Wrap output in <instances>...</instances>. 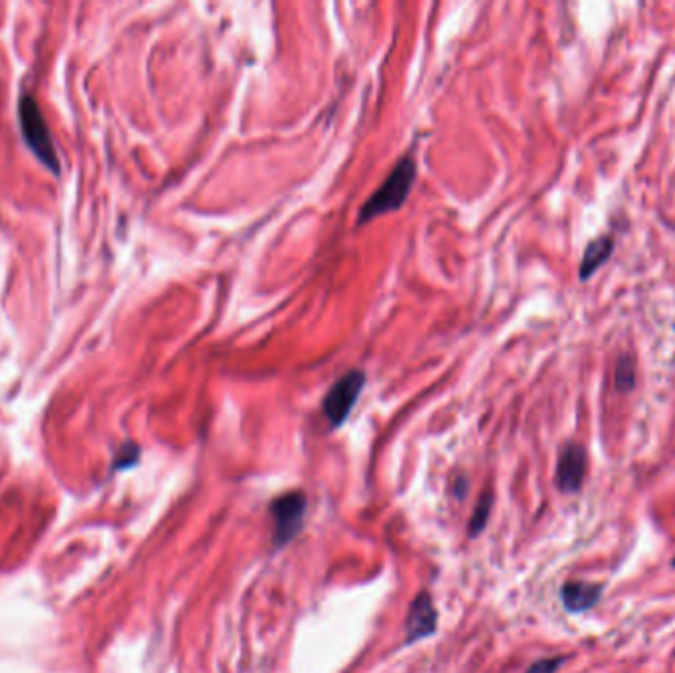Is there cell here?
<instances>
[{"mask_svg":"<svg viewBox=\"0 0 675 673\" xmlns=\"http://www.w3.org/2000/svg\"><path fill=\"white\" fill-rule=\"evenodd\" d=\"M417 180V165L411 157H405L397 162L393 170L387 175L383 184L377 188L372 198L367 200L360 216H357V226H364L367 221H374L375 218L393 213L405 206V202L411 193L413 184Z\"/></svg>","mask_w":675,"mask_h":673,"instance_id":"cell-1","label":"cell"},{"mask_svg":"<svg viewBox=\"0 0 675 673\" xmlns=\"http://www.w3.org/2000/svg\"><path fill=\"white\" fill-rule=\"evenodd\" d=\"M20 125H22L24 139L28 147L32 148L34 155L44 162V165L58 175L59 172V160L56 155L52 137L46 127V121L42 111H40L36 99L32 95H24L20 99Z\"/></svg>","mask_w":675,"mask_h":673,"instance_id":"cell-2","label":"cell"},{"mask_svg":"<svg viewBox=\"0 0 675 673\" xmlns=\"http://www.w3.org/2000/svg\"><path fill=\"white\" fill-rule=\"evenodd\" d=\"M365 383L367 375L364 370H350L344 373L340 380L334 381V385L330 387L322 401V413L326 419H328L332 428L344 425V421L350 417L354 405L360 399Z\"/></svg>","mask_w":675,"mask_h":673,"instance_id":"cell-3","label":"cell"},{"mask_svg":"<svg viewBox=\"0 0 675 673\" xmlns=\"http://www.w3.org/2000/svg\"><path fill=\"white\" fill-rule=\"evenodd\" d=\"M304 509H306V498L301 492L284 494L277 499H273L271 516L274 522V535H273L274 545L283 547L301 532Z\"/></svg>","mask_w":675,"mask_h":673,"instance_id":"cell-4","label":"cell"},{"mask_svg":"<svg viewBox=\"0 0 675 673\" xmlns=\"http://www.w3.org/2000/svg\"><path fill=\"white\" fill-rule=\"evenodd\" d=\"M587 476V453L580 444L571 443L559 456L557 464V484L562 492H579Z\"/></svg>","mask_w":675,"mask_h":673,"instance_id":"cell-5","label":"cell"},{"mask_svg":"<svg viewBox=\"0 0 675 673\" xmlns=\"http://www.w3.org/2000/svg\"><path fill=\"white\" fill-rule=\"evenodd\" d=\"M436 630V610L431 597L427 593L418 595L413 603L411 608H409V616H407V642L421 640L425 636H431Z\"/></svg>","mask_w":675,"mask_h":673,"instance_id":"cell-6","label":"cell"},{"mask_svg":"<svg viewBox=\"0 0 675 673\" xmlns=\"http://www.w3.org/2000/svg\"><path fill=\"white\" fill-rule=\"evenodd\" d=\"M615 238L610 236H602L597 238L595 241H590L585 249V255H582V261L579 265V279L580 281H589L592 274H595L602 265H605L610 257L612 251H615Z\"/></svg>","mask_w":675,"mask_h":673,"instance_id":"cell-7","label":"cell"},{"mask_svg":"<svg viewBox=\"0 0 675 673\" xmlns=\"http://www.w3.org/2000/svg\"><path fill=\"white\" fill-rule=\"evenodd\" d=\"M600 598V587L582 580H571L561 588V600L569 612H582L595 606Z\"/></svg>","mask_w":675,"mask_h":673,"instance_id":"cell-8","label":"cell"},{"mask_svg":"<svg viewBox=\"0 0 675 673\" xmlns=\"http://www.w3.org/2000/svg\"><path fill=\"white\" fill-rule=\"evenodd\" d=\"M615 383L620 393H628L634 390V385H636V362H634L630 354H624L618 358L615 370Z\"/></svg>","mask_w":675,"mask_h":673,"instance_id":"cell-9","label":"cell"},{"mask_svg":"<svg viewBox=\"0 0 675 673\" xmlns=\"http://www.w3.org/2000/svg\"><path fill=\"white\" fill-rule=\"evenodd\" d=\"M492 494L486 492L482 498H480V502L474 509V516H472V522H470V535H478L482 529L486 527V522L490 517V509H492Z\"/></svg>","mask_w":675,"mask_h":673,"instance_id":"cell-10","label":"cell"},{"mask_svg":"<svg viewBox=\"0 0 675 673\" xmlns=\"http://www.w3.org/2000/svg\"><path fill=\"white\" fill-rule=\"evenodd\" d=\"M561 664H565V658H545L536 661L527 673H555Z\"/></svg>","mask_w":675,"mask_h":673,"instance_id":"cell-11","label":"cell"},{"mask_svg":"<svg viewBox=\"0 0 675 673\" xmlns=\"http://www.w3.org/2000/svg\"><path fill=\"white\" fill-rule=\"evenodd\" d=\"M673 567H675V559H673Z\"/></svg>","mask_w":675,"mask_h":673,"instance_id":"cell-12","label":"cell"},{"mask_svg":"<svg viewBox=\"0 0 675 673\" xmlns=\"http://www.w3.org/2000/svg\"><path fill=\"white\" fill-rule=\"evenodd\" d=\"M673 330H675V324H673Z\"/></svg>","mask_w":675,"mask_h":673,"instance_id":"cell-13","label":"cell"}]
</instances>
